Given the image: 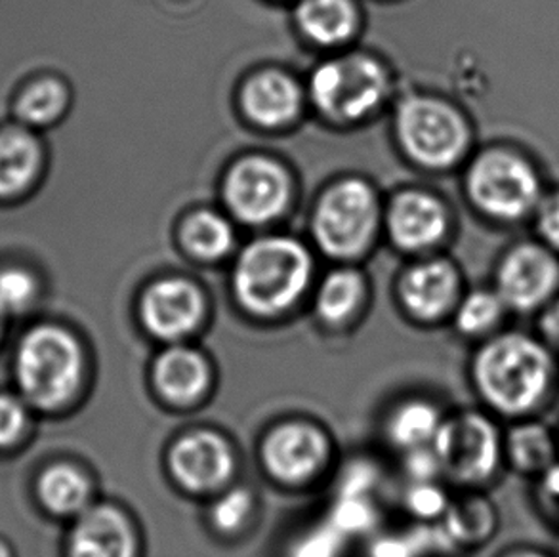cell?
Segmentation results:
<instances>
[{
	"mask_svg": "<svg viewBox=\"0 0 559 557\" xmlns=\"http://www.w3.org/2000/svg\"><path fill=\"white\" fill-rule=\"evenodd\" d=\"M469 384L502 424L546 416L559 398V357L533 331L504 329L476 344Z\"/></svg>",
	"mask_w": 559,
	"mask_h": 557,
	"instance_id": "6da1fadb",
	"label": "cell"
},
{
	"mask_svg": "<svg viewBox=\"0 0 559 557\" xmlns=\"http://www.w3.org/2000/svg\"><path fill=\"white\" fill-rule=\"evenodd\" d=\"M400 293L408 313L428 323L453 317L464 296L461 273L447 260H430L411 268L401 278Z\"/></svg>",
	"mask_w": 559,
	"mask_h": 557,
	"instance_id": "5bb4252c",
	"label": "cell"
},
{
	"mask_svg": "<svg viewBox=\"0 0 559 557\" xmlns=\"http://www.w3.org/2000/svg\"><path fill=\"white\" fill-rule=\"evenodd\" d=\"M0 557H15L14 546L0 536Z\"/></svg>",
	"mask_w": 559,
	"mask_h": 557,
	"instance_id": "b9f144b4",
	"label": "cell"
},
{
	"mask_svg": "<svg viewBox=\"0 0 559 557\" xmlns=\"http://www.w3.org/2000/svg\"><path fill=\"white\" fill-rule=\"evenodd\" d=\"M153 384L165 400L188 405L199 400L209 386V365L189 347H168L153 365Z\"/></svg>",
	"mask_w": 559,
	"mask_h": 557,
	"instance_id": "ffe728a7",
	"label": "cell"
},
{
	"mask_svg": "<svg viewBox=\"0 0 559 557\" xmlns=\"http://www.w3.org/2000/svg\"><path fill=\"white\" fill-rule=\"evenodd\" d=\"M10 323H12V321H10V319L0 311V346H2V342L7 339L8 327H10Z\"/></svg>",
	"mask_w": 559,
	"mask_h": 557,
	"instance_id": "7bdbcfd3",
	"label": "cell"
},
{
	"mask_svg": "<svg viewBox=\"0 0 559 557\" xmlns=\"http://www.w3.org/2000/svg\"><path fill=\"white\" fill-rule=\"evenodd\" d=\"M554 533H556V535H558L559 538V520L556 521V523H554Z\"/></svg>",
	"mask_w": 559,
	"mask_h": 557,
	"instance_id": "ee69618b",
	"label": "cell"
},
{
	"mask_svg": "<svg viewBox=\"0 0 559 557\" xmlns=\"http://www.w3.org/2000/svg\"><path fill=\"white\" fill-rule=\"evenodd\" d=\"M443 422L445 415L433 403L413 400L403 403L393 413L388 431L393 443L413 451L420 447H430Z\"/></svg>",
	"mask_w": 559,
	"mask_h": 557,
	"instance_id": "484cf974",
	"label": "cell"
},
{
	"mask_svg": "<svg viewBox=\"0 0 559 557\" xmlns=\"http://www.w3.org/2000/svg\"><path fill=\"white\" fill-rule=\"evenodd\" d=\"M535 214H537V234L540 242L559 257V191L552 195L543 197Z\"/></svg>",
	"mask_w": 559,
	"mask_h": 557,
	"instance_id": "e575fe53",
	"label": "cell"
},
{
	"mask_svg": "<svg viewBox=\"0 0 559 557\" xmlns=\"http://www.w3.org/2000/svg\"><path fill=\"white\" fill-rule=\"evenodd\" d=\"M510 317L514 316L510 313L507 304L502 301L497 291L489 286L476 288L462 296L454 309L453 324L461 336L481 344L508 329Z\"/></svg>",
	"mask_w": 559,
	"mask_h": 557,
	"instance_id": "603a6c76",
	"label": "cell"
},
{
	"mask_svg": "<svg viewBox=\"0 0 559 557\" xmlns=\"http://www.w3.org/2000/svg\"><path fill=\"white\" fill-rule=\"evenodd\" d=\"M35 415L14 390L0 392V454H12L27 441Z\"/></svg>",
	"mask_w": 559,
	"mask_h": 557,
	"instance_id": "f546056e",
	"label": "cell"
},
{
	"mask_svg": "<svg viewBox=\"0 0 559 557\" xmlns=\"http://www.w3.org/2000/svg\"><path fill=\"white\" fill-rule=\"evenodd\" d=\"M533 319H535L533 332L559 357V294Z\"/></svg>",
	"mask_w": 559,
	"mask_h": 557,
	"instance_id": "74e56055",
	"label": "cell"
},
{
	"mask_svg": "<svg viewBox=\"0 0 559 557\" xmlns=\"http://www.w3.org/2000/svg\"><path fill=\"white\" fill-rule=\"evenodd\" d=\"M252 512V495L247 489H234L226 497L219 498L212 508V523L224 531L231 533L241 528Z\"/></svg>",
	"mask_w": 559,
	"mask_h": 557,
	"instance_id": "d6a6232c",
	"label": "cell"
},
{
	"mask_svg": "<svg viewBox=\"0 0 559 557\" xmlns=\"http://www.w3.org/2000/svg\"><path fill=\"white\" fill-rule=\"evenodd\" d=\"M495 557H556L552 552L535 546V544H512L500 550Z\"/></svg>",
	"mask_w": 559,
	"mask_h": 557,
	"instance_id": "60d3db41",
	"label": "cell"
},
{
	"mask_svg": "<svg viewBox=\"0 0 559 557\" xmlns=\"http://www.w3.org/2000/svg\"><path fill=\"white\" fill-rule=\"evenodd\" d=\"M431 447L443 477L464 490L489 489L507 472L504 424L485 408L445 416Z\"/></svg>",
	"mask_w": 559,
	"mask_h": 557,
	"instance_id": "277c9868",
	"label": "cell"
},
{
	"mask_svg": "<svg viewBox=\"0 0 559 557\" xmlns=\"http://www.w3.org/2000/svg\"><path fill=\"white\" fill-rule=\"evenodd\" d=\"M388 224L401 249H428L445 235V209L431 195L407 191L393 201Z\"/></svg>",
	"mask_w": 559,
	"mask_h": 557,
	"instance_id": "e0dca14e",
	"label": "cell"
},
{
	"mask_svg": "<svg viewBox=\"0 0 559 557\" xmlns=\"http://www.w3.org/2000/svg\"><path fill=\"white\" fill-rule=\"evenodd\" d=\"M407 472L415 483L436 482L441 477V464L433 447H420L408 451Z\"/></svg>",
	"mask_w": 559,
	"mask_h": 557,
	"instance_id": "8d00e7d4",
	"label": "cell"
},
{
	"mask_svg": "<svg viewBox=\"0 0 559 557\" xmlns=\"http://www.w3.org/2000/svg\"><path fill=\"white\" fill-rule=\"evenodd\" d=\"M311 260L300 242L270 237L242 250L234 273L237 298L250 313L277 316L302 296Z\"/></svg>",
	"mask_w": 559,
	"mask_h": 557,
	"instance_id": "3957f363",
	"label": "cell"
},
{
	"mask_svg": "<svg viewBox=\"0 0 559 557\" xmlns=\"http://www.w3.org/2000/svg\"><path fill=\"white\" fill-rule=\"evenodd\" d=\"M346 536L326 521L325 525L311 529L295 544L290 557H342Z\"/></svg>",
	"mask_w": 559,
	"mask_h": 557,
	"instance_id": "836d02e7",
	"label": "cell"
},
{
	"mask_svg": "<svg viewBox=\"0 0 559 557\" xmlns=\"http://www.w3.org/2000/svg\"><path fill=\"white\" fill-rule=\"evenodd\" d=\"M377 218L372 189L361 180H344L321 199L313 218V234L326 254L357 257L371 242Z\"/></svg>",
	"mask_w": 559,
	"mask_h": 557,
	"instance_id": "8992f818",
	"label": "cell"
},
{
	"mask_svg": "<svg viewBox=\"0 0 559 557\" xmlns=\"http://www.w3.org/2000/svg\"><path fill=\"white\" fill-rule=\"evenodd\" d=\"M43 166V147L35 130L23 125L0 127V199L10 201L29 191Z\"/></svg>",
	"mask_w": 559,
	"mask_h": 557,
	"instance_id": "ac0fdd59",
	"label": "cell"
},
{
	"mask_svg": "<svg viewBox=\"0 0 559 557\" xmlns=\"http://www.w3.org/2000/svg\"><path fill=\"white\" fill-rule=\"evenodd\" d=\"M168 466L186 489L214 490L234 474V452L218 434L193 431L173 445Z\"/></svg>",
	"mask_w": 559,
	"mask_h": 557,
	"instance_id": "7c38bea8",
	"label": "cell"
},
{
	"mask_svg": "<svg viewBox=\"0 0 559 557\" xmlns=\"http://www.w3.org/2000/svg\"><path fill=\"white\" fill-rule=\"evenodd\" d=\"M10 370L14 392L35 413H60L83 384V346L60 324H33L15 342Z\"/></svg>",
	"mask_w": 559,
	"mask_h": 557,
	"instance_id": "7a4b0ae2",
	"label": "cell"
},
{
	"mask_svg": "<svg viewBox=\"0 0 559 557\" xmlns=\"http://www.w3.org/2000/svg\"><path fill=\"white\" fill-rule=\"evenodd\" d=\"M372 467L369 466H356L349 470L346 477H344V482H342V493L341 495H356V497H365V490H367V485L371 487L372 485Z\"/></svg>",
	"mask_w": 559,
	"mask_h": 557,
	"instance_id": "ab89813d",
	"label": "cell"
},
{
	"mask_svg": "<svg viewBox=\"0 0 559 557\" xmlns=\"http://www.w3.org/2000/svg\"><path fill=\"white\" fill-rule=\"evenodd\" d=\"M38 506L52 518H73L92 506V485L83 470L69 462H53L35 479Z\"/></svg>",
	"mask_w": 559,
	"mask_h": 557,
	"instance_id": "d6986e66",
	"label": "cell"
},
{
	"mask_svg": "<svg viewBox=\"0 0 559 557\" xmlns=\"http://www.w3.org/2000/svg\"><path fill=\"white\" fill-rule=\"evenodd\" d=\"M451 505L445 489H441L436 482L415 483L408 490L407 508L420 520H443Z\"/></svg>",
	"mask_w": 559,
	"mask_h": 557,
	"instance_id": "1f68e13d",
	"label": "cell"
},
{
	"mask_svg": "<svg viewBox=\"0 0 559 557\" xmlns=\"http://www.w3.org/2000/svg\"><path fill=\"white\" fill-rule=\"evenodd\" d=\"M203 296L186 278H165L145 291L140 316L145 329L163 340H178L195 331L203 319Z\"/></svg>",
	"mask_w": 559,
	"mask_h": 557,
	"instance_id": "4fadbf2b",
	"label": "cell"
},
{
	"mask_svg": "<svg viewBox=\"0 0 559 557\" xmlns=\"http://www.w3.org/2000/svg\"><path fill=\"white\" fill-rule=\"evenodd\" d=\"M296 20L319 45L342 43L356 29V10L349 0H304Z\"/></svg>",
	"mask_w": 559,
	"mask_h": 557,
	"instance_id": "d4e9b609",
	"label": "cell"
},
{
	"mask_svg": "<svg viewBox=\"0 0 559 557\" xmlns=\"http://www.w3.org/2000/svg\"><path fill=\"white\" fill-rule=\"evenodd\" d=\"M242 99L252 121L264 127H280L298 114L300 91L287 75L265 71L247 84Z\"/></svg>",
	"mask_w": 559,
	"mask_h": 557,
	"instance_id": "7402d4cb",
	"label": "cell"
},
{
	"mask_svg": "<svg viewBox=\"0 0 559 557\" xmlns=\"http://www.w3.org/2000/svg\"><path fill=\"white\" fill-rule=\"evenodd\" d=\"M234 242L231 227L214 212H197L183 226V247L197 258L212 260L226 254Z\"/></svg>",
	"mask_w": 559,
	"mask_h": 557,
	"instance_id": "4316f807",
	"label": "cell"
},
{
	"mask_svg": "<svg viewBox=\"0 0 559 557\" xmlns=\"http://www.w3.org/2000/svg\"><path fill=\"white\" fill-rule=\"evenodd\" d=\"M384 92V71L377 61L365 56L326 61L311 76V96L316 106L341 121L369 114Z\"/></svg>",
	"mask_w": 559,
	"mask_h": 557,
	"instance_id": "9c48e42d",
	"label": "cell"
},
{
	"mask_svg": "<svg viewBox=\"0 0 559 557\" xmlns=\"http://www.w3.org/2000/svg\"><path fill=\"white\" fill-rule=\"evenodd\" d=\"M40 283L29 268L17 264L0 265V311L14 321L27 316L37 304Z\"/></svg>",
	"mask_w": 559,
	"mask_h": 557,
	"instance_id": "f1b7e54d",
	"label": "cell"
},
{
	"mask_svg": "<svg viewBox=\"0 0 559 557\" xmlns=\"http://www.w3.org/2000/svg\"><path fill=\"white\" fill-rule=\"evenodd\" d=\"M397 132L408 155L433 168L454 165L469 142L462 115L439 99H407L397 115Z\"/></svg>",
	"mask_w": 559,
	"mask_h": 557,
	"instance_id": "52a82bcc",
	"label": "cell"
},
{
	"mask_svg": "<svg viewBox=\"0 0 559 557\" xmlns=\"http://www.w3.org/2000/svg\"><path fill=\"white\" fill-rule=\"evenodd\" d=\"M377 520V512L371 502L365 497L356 495H341L336 505L331 510L329 523L333 525L342 536L361 535L372 528Z\"/></svg>",
	"mask_w": 559,
	"mask_h": 557,
	"instance_id": "4dcf8cb0",
	"label": "cell"
},
{
	"mask_svg": "<svg viewBox=\"0 0 559 557\" xmlns=\"http://www.w3.org/2000/svg\"><path fill=\"white\" fill-rule=\"evenodd\" d=\"M290 197L287 174L267 158H245L226 180V201L237 218L264 224L285 211Z\"/></svg>",
	"mask_w": 559,
	"mask_h": 557,
	"instance_id": "30bf717a",
	"label": "cell"
},
{
	"mask_svg": "<svg viewBox=\"0 0 559 557\" xmlns=\"http://www.w3.org/2000/svg\"><path fill=\"white\" fill-rule=\"evenodd\" d=\"M492 288L512 316L535 317L559 294V257L543 242H518L500 258Z\"/></svg>",
	"mask_w": 559,
	"mask_h": 557,
	"instance_id": "ba28073f",
	"label": "cell"
},
{
	"mask_svg": "<svg viewBox=\"0 0 559 557\" xmlns=\"http://www.w3.org/2000/svg\"><path fill=\"white\" fill-rule=\"evenodd\" d=\"M533 485H535L538 510L545 518L552 521L554 525L559 520V460Z\"/></svg>",
	"mask_w": 559,
	"mask_h": 557,
	"instance_id": "d590c367",
	"label": "cell"
},
{
	"mask_svg": "<svg viewBox=\"0 0 559 557\" xmlns=\"http://www.w3.org/2000/svg\"><path fill=\"white\" fill-rule=\"evenodd\" d=\"M68 557H134L136 538L127 515L114 506L92 505L68 536Z\"/></svg>",
	"mask_w": 559,
	"mask_h": 557,
	"instance_id": "2e32d148",
	"label": "cell"
},
{
	"mask_svg": "<svg viewBox=\"0 0 559 557\" xmlns=\"http://www.w3.org/2000/svg\"><path fill=\"white\" fill-rule=\"evenodd\" d=\"M267 472L283 483L308 482L325 464L326 439L306 422H285L270 431L262 445Z\"/></svg>",
	"mask_w": 559,
	"mask_h": 557,
	"instance_id": "8fae6325",
	"label": "cell"
},
{
	"mask_svg": "<svg viewBox=\"0 0 559 557\" xmlns=\"http://www.w3.org/2000/svg\"><path fill=\"white\" fill-rule=\"evenodd\" d=\"M441 525L459 550L481 548L499 531V508L484 490H466L461 498L451 500Z\"/></svg>",
	"mask_w": 559,
	"mask_h": 557,
	"instance_id": "44dd1931",
	"label": "cell"
},
{
	"mask_svg": "<svg viewBox=\"0 0 559 557\" xmlns=\"http://www.w3.org/2000/svg\"><path fill=\"white\" fill-rule=\"evenodd\" d=\"M559 460V428L545 416L504 424V466L535 483Z\"/></svg>",
	"mask_w": 559,
	"mask_h": 557,
	"instance_id": "9a60e30c",
	"label": "cell"
},
{
	"mask_svg": "<svg viewBox=\"0 0 559 557\" xmlns=\"http://www.w3.org/2000/svg\"><path fill=\"white\" fill-rule=\"evenodd\" d=\"M361 296H364V278L356 272L341 270L325 278V283L319 288L316 306H318L319 316L325 321L338 323L359 306Z\"/></svg>",
	"mask_w": 559,
	"mask_h": 557,
	"instance_id": "83f0119b",
	"label": "cell"
},
{
	"mask_svg": "<svg viewBox=\"0 0 559 557\" xmlns=\"http://www.w3.org/2000/svg\"><path fill=\"white\" fill-rule=\"evenodd\" d=\"M372 557H423L416 548L413 536H385L380 538L374 548Z\"/></svg>",
	"mask_w": 559,
	"mask_h": 557,
	"instance_id": "f35d334b",
	"label": "cell"
},
{
	"mask_svg": "<svg viewBox=\"0 0 559 557\" xmlns=\"http://www.w3.org/2000/svg\"><path fill=\"white\" fill-rule=\"evenodd\" d=\"M69 104L68 86L53 76H38L15 94L14 117L31 130L46 129L61 119Z\"/></svg>",
	"mask_w": 559,
	"mask_h": 557,
	"instance_id": "cb8c5ba5",
	"label": "cell"
},
{
	"mask_svg": "<svg viewBox=\"0 0 559 557\" xmlns=\"http://www.w3.org/2000/svg\"><path fill=\"white\" fill-rule=\"evenodd\" d=\"M469 199L499 222H520L537 212L543 186L537 168L512 150H489L472 163L466 178Z\"/></svg>",
	"mask_w": 559,
	"mask_h": 557,
	"instance_id": "5b68a950",
	"label": "cell"
}]
</instances>
